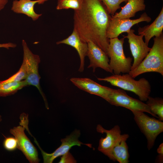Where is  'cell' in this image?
<instances>
[{"label":"cell","mask_w":163,"mask_h":163,"mask_svg":"<svg viewBox=\"0 0 163 163\" xmlns=\"http://www.w3.org/2000/svg\"><path fill=\"white\" fill-rule=\"evenodd\" d=\"M111 18L101 0H83L81 8L74 11L73 30L82 41L92 42L107 54L106 33Z\"/></svg>","instance_id":"obj_1"},{"label":"cell","mask_w":163,"mask_h":163,"mask_svg":"<svg viewBox=\"0 0 163 163\" xmlns=\"http://www.w3.org/2000/svg\"><path fill=\"white\" fill-rule=\"evenodd\" d=\"M134 78L129 73L113 74L104 78H97L98 81L107 82L112 85L132 92L139 97L140 100L146 101L151 92L149 82L144 78L138 80Z\"/></svg>","instance_id":"obj_2"},{"label":"cell","mask_w":163,"mask_h":163,"mask_svg":"<svg viewBox=\"0 0 163 163\" xmlns=\"http://www.w3.org/2000/svg\"><path fill=\"white\" fill-rule=\"evenodd\" d=\"M148 72H156L163 75V34L154 38L153 45L146 56L139 66L128 73L135 78Z\"/></svg>","instance_id":"obj_3"},{"label":"cell","mask_w":163,"mask_h":163,"mask_svg":"<svg viewBox=\"0 0 163 163\" xmlns=\"http://www.w3.org/2000/svg\"><path fill=\"white\" fill-rule=\"evenodd\" d=\"M124 37L119 39L118 37L109 39L107 54L109 65L114 74L128 73L132 66V58L126 57L123 50Z\"/></svg>","instance_id":"obj_4"},{"label":"cell","mask_w":163,"mask_h":163,"mask_svg":"<svg viewBox=\"0 0 163 163\" xmlns=\"http://www.w3.org/2000/svg\"><path fill=\"white\" fill-rule=\"evenodd\" d=\"M22 46L23 52V62L25 66L26 77L25 79L27 85L36 87L42 96L46 108H49L45 96L40 85V77L39 73V65L40 62V56L32 53L29 48L26 41L23 40Z\"/></svg>","instance_id":"obj_5"},{"label":"cell","mask_w":163,"mask_h":163,"mask_svg":"<svg viewBox=\"0 0 163 163\" xmlns=\"http://www.w3.org/2000/svg\"><path fill=\"white\" fill-rule=\"evenodd\" d=\"M133 113L135 122L146 139L147 148L150 150L154 146L157 136L163 131V121L150 117L144 112Z\"/></svg>","instance_id":"obj_6"},{"label":"cell","mask_w":163,"mask_h":163,"mask_svg":"<svg viewBox=\"0 0 163 163\" xmlns=\"http://www.w3.org/2000/svg\"><path fill=\"white\" fill-rule=\"evenodd\" d=\"M107 102L111 105L127 109L132 113L146 112L156 118L146 103L130 97L122 89L112 88Z\"/></svg>","instance_id":"obj_7"},{"label":"cell","mask_w":163,"mask_h":163,"mask_svg":"<svg viewBox=\"0 0 163 163\" xmlns=\"http://www.w3.org/2000/svg\"><path fill=\"white\" fill-rule=\"evenodd\" d=\"M81 134L80 131L75 130L70 135L66 136L61 139V144L54 152L49 153L45 152L40 147L39 144L37 145L41 151L44 163H52L54 160L59 156H62L69 151L73 146H81L82 145H85L90 148H92V145L90 144L83 143L78 139Z\"/></svg>","instance_id":"obj_8"},{"label":"cell","mask_w":163,"mask_h":163,"mask_svg":"<svg viewBox=\"0 0 163 163\" xmlns=\"http://www.w3.org/2000/svg\"><path fill=\"white\" fill-rule=\"evenodd\" d=\"M19 124L10 130V133L17 140V148L22 152L30 163H39L40 160L36 148L26 135L24 126L20 123Z\"/></svg>","instance_id":"obj_9"},{"label":"cell","mask_w":163,"mask_h":163,"mask_svg":"<svg viewBox=\"0 0 163 163\" xmlns=\"http://www.w3.org/2000/svg\"><path fill=\"white\" fill-rule=\"evenodd\" d=\"M151 20V18L146 12L135 19L112 18L107 28V37L109 39L118 37L122 33L129 32L134 25L143 21L149 22Z\"/></svg>","instance_id":"obj_10"},{"label":"cell","mask_w":163,"mask_h":163,"mask_svg":"<svg viewBox=\"0 0 163 163\" xmlns=\"http://www.w3.org/2000/svg\"><path fill=\"white\" fill-rule=\"evenodd\" d=\"M134 32V30L131 29L127 33V35L124 37L128 40L130 49L133 57V62L131 70L139 66L151 49L144 41L143 36L142 35H136Z\"/></svg>","instance_id":"obj_11"},{"label":"cell","mask_w":163,"mask_h":163,"mask_svg":"<svg viewBox=\"0 0 163 163\" xmlns=\"http://www.w3.org/2000/svg\"><path fill=\"white\" fill-rule=\"evenodd\" d=\"M96 130L98 133L106 134L105 137H101L99 140L98 150L108 157L110 160L115 161L112 151L121 135L120 126L116 125L111 129L107 130L101 125L98 124L96 127Z\"/></svg>","instance_id":"obj_12"},{"label":"cell","mask_w":163,"mask_h":163,"mask_svg":"<svg viewBox=\"0 0 163 163\" xmlns=\"http://www.w3.org/2000/svg\"><path fill=\"white\" fill-rule=\"evenodd\" d=\"M88 51L87 56L90 60L88 68H92L94 72L97 68H100L107 72L112 73L109 65L107 54L97 45L91 41L87 42Z\"/></svg>","instance_id":"obj_13"},{"label":"cell","mask_w":163,"mask_h":163,"mask_svg":"<svg viewBox=\"0 0 163 163\" xmlns=\"http://www.w3.org/2000/svg\"><path fill=\"white\" fill-rule=\"evenodd\" d=\"M70 80L79 89L99 96L108 101L112 88L102 85L89 78L74 77Z\"/></svg>","instance_id":"obj_14"},{"label":"cell","mask_w":163,"mask_h":163,"mask_svg":"<svg viewBox=\"0 0 163 163\" xmlns=\"http://www.w3.org/2000/svg\"><path fill=\"white\" fill-rule=\"evenodd\" d=\"M49 0H14L12 3L11 10L16 14H24L31 18L33 21L37 20L42 14H37L34 10L35 5L43 4Z\"/></svg>","instance_id":"obj_15"},{"label":"cell","mask_w":163,"mask_h":163,"mask_svg":"<svg viewBox=\"0 0 163 163\" xmlns=\"http://www.w3.org/2000/svg\"><path fill=\"white\" fill-rule=\"evenodd\" d=\"M57 44H64L73 47L77 51L80 59V65L78 71H83L85 67V58L88 51L87 43L82 41L77 32L73 30L72 33L67 38L56 42Z\"/></svg>","instance_id":"obj_16"},{"label":"cell","mask_w":163,"mask_h":163,"mask_svg":"<svg viewBox=\"0 0 163 163\" xmlns=\"http://www.w3.org/2000/svg\"><path fill=\"white\" fill-rule=\"evenodd\" d=\"M163 29V8L154 21L150 24L139 27L138 29L139 35H142L145 37V42L148 45L151 39L154 37L161 35Z\"/></svg>","instance_id":"obj_17"},{"label":"cell","mask_w":163,"mask_h":163,"mask_svg":"<svg viewBox=\"0 0 163 163\" xmlns=\"http://www.w3.org/2000/svg\"><path fill=\"white\" fill-rule=\"evenodd\" d=\"M129 136V135L127 134H121L113 147L112 154L115 161H117L120 163L129 162L128 147L126 142Z\"/></svg>","instance_id":"obj_18"},{"label":"cell","mask_w":163,"mask_h":163,"mask_svg":"<svg viewBox=\"0 0 163 163\" xmlns=\"http://www.w3.org/2000/svg\"><path fill=\"white\" fill-rule=\"evenodd\" d=\"M120 11L112 16L113 18H130L134 17L136 12L145 9L144 0H128Z\"/></svg>","instance_id":"obj_19"},{"label":"cell","mask_w":163,"mask_h":163,"mask_svg":"<svg viewBox=\"0 0 163 163\" xmlns=\"http://www.w3.org/2000/svg\"><path fill=\"white\" fill-rule=\"evenodd\" d=\"M27 86L25 80L18 82L0 83V97L13 94L18 90Z\"/></svg>","instance_id":"obj_20"},{"label":"cell","mask_w":163,"mask_h":163,"mask_svg":"<svg viewBox=\"0 0 163 163\" xmlns=\"http://www.w3.org/2000/svg\"><path fill=\"white\" fill-rule=\"evenodd\" d=\"M146 104L153 114L160 120L163 121V99L149 96Z\"/></svg>","instance_id":"obj_21"},{"label":"cell","mask_w":163,"mask_h":163,"mask_svg":"<svg viewBox=\"0 0 163 163\" xmlns=\"http://www.w3.org/2000/svg\"><path fill=\"white\" fill-rule=\"evenodd\" d=\"M83 0H57L56 9L57 10L71 9L74 11L82 7Z\"/></svg>","instance_id":"obj_22"},{"label":"cell","mask_w":163,"mask_h":163,"mask_svg":"<svg viewBox=\"0 0 163 163\" xmlns=\"http://www.w3.org/2000/svg\"><path fill=\"white\" fill-rule=\"evenodd\" d=\"M26 77V69L24 63L23 62L18 71L8 79L0 81V83L4 84L10 82H18L25 80Z\"/></svg>","instance_id":"obj_23"},{"label":"cell","mask_w":163,"mask_h":163,"mask_svg":"<svg viewBox=\"0 0 163 163\" xmlns=\"http://www.w3.org/2000/svg\"><path fill=\"white\" fill-rule=\"evenodd\" d=\"M106 7L110 14L114 15L116 11L120 8V5L123 2H127L128 0H101Z\"/></svg>","instance_id":"obj_24"},{"label":"cell","mask_w":163,"mask_h":163,"mask_svg":"<svg viewBox=\"0 0 163 163\" xmlns=\"http://www.w3.org/2000/svg\"><path fill=\"white\" fill-rule=\"evenodd\" d=\"M3 145L6 150L12 151L17 148V141L14 137H6L3 141Z\"/></svg>","instance_id":"obj_25"},{"label":"cell","mask_w":163,"mask_h":163,"mask_svg":"<svg viewBox=\"0 0 163 163\" xmlns=\"http://www.w3.org/2000/svg\"><path fill=\"white\" fill-rule=\"evenodd\" d=\"M59 163H75L77 161L69 151L62 156Z\"/></svg>","instance_id":"obj_26"},{"label":"cell","mask_w":163,"mask_h":163,"mask_svg":"<svg viewBox=\"0 0 163 163\" xmlns=\"http://www.w3.org/2000/svg\"><path fill=\"white\" fill-rule=\"evenodd\" d=\"M16 46V44L11 42L0 43V48H4L7 49H9L11 48H14Z\"/></svg>","instance_id":"obj_27"},{"label":"cell","mask_w":163,"mask_h":163,"mask_svg":"<svg viewBox=\"0 0 163 163\" xmlns=\"http://www.w3.org/2000/svg\"><path fill=\"white\" fill-rule=\"evenodd\" d=\"M8 2V0H0V11L3 10Z\"/></svg>","instance_id":"obj_28"},{"label":"cell","mask_w":163,"mask_h":163,"mask_svg":"<svg viewBox=\"0 0 163 163\" xmlns=\"http://www.w3.org/2000/svg\"><path fill=\"white\" fill-rule=\"evenodd\" d=\"M157 152L159 154L163 155V143H161L157 149Z\"/></svg>","instance_id":"obj_29"},{"label":"cell","mask_w":163,"mask_h":163,"mask_svg":"<svg viewBox=\"0 0 163 163\" xmlns=\"http://www.w3.org/2000/svg\"><path fill=\"white\" fill-rule=\"evenodd\" d=\"M163 160V155L159 154L158 155L156 160L157 163H162Z\"/></svg>","instance_id":"obj_30"},{"label":"cell","mask_w":163,"mask_h":163,"mask_svg":"<svg viewBox=\"0 0 163 163\" xmlns=\"http://www.w3.org/2000/svg\"><path fill=\"white\" fill-rule=\"evenodd\" d=\"M2 117L1 115H0V123L2 121Z\"/></svg>","instance_id":"obj_31"}]
</instances>
